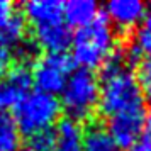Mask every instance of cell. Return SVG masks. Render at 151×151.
Listing matches in <instances>:
<instances>
[{
    "mask_svg": "<svg viewBox=\"0 0 151 151\" xmlns=\"http://www.w3.org/2000/svg\"><path fill=\"white\" fill-rule=\"evenodd\" d=\"M116 49V32L104 12L95 21L76 29L71 39V58L80 68L92 70L102 66V63Z\"/></svg>",
    "mask_w": 151,
    "mask_h": 151,
    "instance_id": "7a4b0ae2",
    "label": "cell"
},
{
    "mask_svg": "<svg viewBox=\"0 0 151 151\" xmlns=\"http://www.w3.org/2000/svg\"><path fill=\"white\" fill-rule=\"evenodd\" d=\"M99 14L100 7L93 0H70L63 4V19L70 27H83L95 21Z\"/></svg>",
    "mask_w": 151,
    "mask_h": 151,
    "instance_id": "7c38bea8",
    "label": "cell"
},
{
    "mask_svg": "<svg viewBox=\"0 0 151 151\" xmlns=\"http://www.w3.org/2000/svg\"><path fill=\"white\" fill-rule=\"evenodd\" d=\"M144 121H146V110L144 109L119 114V116H114L109 119L107 131L121 148H131L143 136Z\"/></svg>",
    "mask_w": 151,
    "mask_h": 151,
    "instance_id": "52a82bcc",
    "label": "cell"
},
{
    "mask_svg": "<svg viewBox=\"0 0 151 151\" xmlns=\"http://www.w3.org/2000/svg\"><path fill=\"white\" fill-rule=\"evenodd\" d=\"M100 97L97 109L110 119L119 114L144 109V97L141 93L136 75L129 66L116 70H100Z\"/></svg>",
    "mask_w": 151,
    "mask_h": 151,
    "instance_id": "6da1fadb",
    "label": "cell"
},
{
    "mask_svg": "<svg viewBox=\"0 0 151 151\" xmlns=\"http://www.w3.org/2000/svg\"><path fill=\"white\" fill-rule=\"evenodd\" d=\"M61 109L76 122L87 121L99 107L100 80L92 70L75 68L60 92Z\"/></svg>",
    "mask_w": 151,
    "mask_h": 151,
    "instance_id": "3957f363",
    "label": "cell"
},
{
    "mask_svg": "<svg viewBox=\"0 0 151 151\" xmlns=\"http://www.w3.org/2000/svg\"><path fill=\"white\" fill-rule=\"evenodd\" d=\"M27 148L32 151H55V129L51 127L29 136Z\"/></svg>",
    "mask_w": 151,
    "mask_h": 151,
    "instance_id": "ac0fdd59",
    "label": "cell"
},
{
    "mask_svg": "<svg viewBox=\"0 0 151 151\" xmlns=\"http://www.w3.org/2000/svg\"><path fill=\"white\" fill-rule=\"evenodd\" d=\"M83 129L73 119H61L55 127V151H82Z\"/></svg>",
    "mask_w": 151,
    "mask_h": 151,
    "instance_id": "4fadbf2b",
    "label": "cell"
},
{
    "mask_svg": "<svg viewBox=\"0 0 151 151\" xmlns=\"http://www.w3.org/2000/svg\"><path fill=\"white\" fill-rule=\"evenodd\" d=\"M134 46L141 51V55L143 53L150 55L151 53V7L146 10V15L137 27Z\"/></svg>",
    "mask_w": 151,
    "mask_h": 151,
    "instance_id": "e0dca14e",
    "label": "cell"
},
{
    "mask_svg": "<svg viewBox=\"0 0 151 151\" xmlns=\"http://www.w3.org/2000/svg\"><path fill=\"white\" fill-rule=\"evenodd\" d=\"M12 60H14V51L5 46H0V76L10 68Z\"/></svg>",
    "mask_w": 151,
    "mask_h": 151,
    "instance_id": "d6986e66",
    "label": "cell"
},
{
    "mask_svg": "<svg viewBox=\"0 0 151 151\" xmlns=\"http://www.w3.org/2000/svg\"><path fill=\"white\" fill-rule=\"evenodd\" d=\"M21 148V132L12 116L0 112V151H17Z\"/></svg>",
    "mask_w": 151,
    "mask_h": 151,
    "instance_id": "9a60e30c",
    "label": "cell"
},
{
    "mask_svg": "<svg viewBox=\"0 0 151 151\" xmlns=\"http://www.w3.org/2000/svg\"><path fill=\"white\" fill-rule=\"evenodd\" d=\"M61 114V104L56 95L34 90L14 109L15 126L21 134L32 136L39 131L51 129Z\"/></svg>",
    "mask_w": 151,
    "mask_h": 151,
    "instance_id": "277c9868",
    "label": "cell"
},
{
    "mask_svg": "<svg viewBox=\"0 0 151 151\" xmlns=\"http://www.w3.org/2000/svg\"><path fill=\"white\" fill-rule=\"evenodd\" d=\"M22 17L34 27L63 21V2L58 0H31L22 5Z\"/></svg>",
    "mask_w": 151,
    "mask_h": 151,
    "instance_id": "8fae6325",
    "label": "cell"
},
{
    "mask_svg": "<svg viewBox=\"0 0 151 151\" xmlns=\"http://www.w3.org/2000/svg\"><path fill=\"white\" fill-rule=\"evenodd\" d=\"M17 151H32V150H29L27 146H26V148H19V150H17Z\"/></svg>",
    "mask_w": 151,
    "mask_h": 151,
    "instance_id": "7402d4cb",
    "label": "cell"
},
{
    "mask_svg": "<svg viewBox=\"0 0 151 151\" xmlns=\"http://www.w3.org/2000/svg\"><path fill=\"white\" fill-rule=\"evenodd\" d=\"M32 76L26 65H15L0 76V112L14 110L31 93Z\"/></svg>",
    "mask_w": 151,
    "mask_h": 151,
    "instance_id": "8992f818",
    "label": "cell"
},
{
    "mask_svg": "<svg viewBox=\"0 0 151 151\" xmlns=\"http://www.w3.org/2000/svg\"><path fill=\"white\" fill-rule=\"evenodd\" d=\"M82 151H122V148L114 141L105 127L92 124L87 131H83Z\"/></svg>",
    "mask_w": 151,
    "mask_h": 151,
    "instance_id": "5bb4252c",
    "label": "cell"
},
{
    "mask_svg": "<svg viewBox=\"0 0 151 151\" xmlns=\"http://www.w3.org/2000/svg\"><path fill=\"white\" fill-rule=\"evenodd\" d=\"M136 80L139 83V88L144 99L151 100V53L144 55L137 61V73Z\"/></svg>",
    "mask_w": 151,
    "mask_h": 151,
    "instance_id": "2e32d148",
    "label": "cell"
},
{
    "mask_svg": "<svg viewBox=\"0 0 151 151\" xmlns=\"http://www.w3.org/2000/svg\"><path fill=\"white\" fill-rule=\"evenodd\" d=\"M26 39V19L10 0H0V46L14 51Z\"/></svg>",
    "mask_w": 151,
    "mask_h": 151,
    "instance_id": "ba28073f",
    "label": "cell"
},
{
    "mask_svg": "<svg viewBox=\"0 0 151 151\" xmlns=\"http://www.w3.org/2000/svg\"><path fill=\"white\" fill-rule=\"evenodd\" d=\"M127 151H151V137L143 134L131 148H127Z\"/></svg>",
    "mask_w": 151,
    "mask_h": 151,
    "instance_id": "ffe728a7",
    "label": "cell"
},
{
    "mask_svg": "<svg viewBox=\"0 0 151 151\" xmlns=\"http://www.w3.org/2000/svg\"><path fill=\"white\" fill-rule=\"evenodd\" d=\"M75 70L73 58L66 53H44L36 60L31 76L36 90L51 95L60 93Z\"/></svg>",
    "mask_w": 151,
    "mask_h": 151,
    "instance_id": "5b68a950",
    "label": "cell"
},
{
    "mask_svg": "<svg viewBox=\"0 0 151 151\" xmlns=\"http://www.w3.org/2000/svg\"><path fill=\"white\" fill-rule=\"evenodd\" d=\"M148 5L139 0H112L104 7V14L110 24L122 31L139 26L146 15Z\"/></svg>",
    "mask_w": 151,
    "mask_h": 151,
    "instance_id": "9c48e42d",
    "label": "cell"
},
{
    "mask_svg": "<svg viewBox=\"0 0 151 151\" xmlns=\"http://www.w3.org/2000/svg\"><path fill=\"white\" fill-rule=\"evenodd\" d=\"M144 131H146L144 134H146L148 137H151V110L146 114V121H144Z\"/></svg>",
    "mask_w": 151,
    "mask_h": 151,
    "instance_id": "44dd1931",
    "label": "cell"
},
{
    "mask_svg": "<svg viewBox=\"0 0 151 151\" xmlns=\"http://www.w3.org/2000/svg\"><path fill=\"white\" fill-rule=\"evenodd\" d=\"M73 32L65 21L37 26L34 27V39L37 48L44 49L46 53H65L71 46Z\"/></svg>",
    "mask_w": 151,
    "mask_h": 151,
    "instance_id": "30bf717a",
    "label": "cell"
}]
</instances>
